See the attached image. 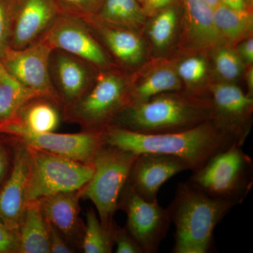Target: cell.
Segmentation results:
<instances>
[{
  "mask_svg": "<svg viewBox=\"0 0 253 253\" xmlns=\"http://www.w3.org/2000/svg\"><path fill=\"white\" fill-rule=\"evenodd\" d=\"M117 228L116 223L109 227H105L94 208H89L86 212L81 251L84 253H112Z\"/></svg>",
  "mask_w": 253,
  "mask_h": 253,
  "instance_id": "obj_25",
  "label": "cell"
},
{
  "mask_svg": "<svg viewBox=\"0 0 253 253\" xmlns=\"http://www.w3.org/2000/svg\"><path fill=\"white\" fill-rule=\"evenodd\" d=\"M188 34L194 45L212 48L221 45L224 38L218 31L214 11L204 0H183Z\"/></svg>",
  "mask_w": 253,
  "mask_h": 253,
  "instance_id": "obj_18",
  "label": "cell"
},
{
  "mask_svg": "<svg viewBox=\"0 0 253 253\" xmlns=\"http://www.w3.org/2000/svg\"><path fill=\"white\" fill-rule=\"evenodd\" d=\"M211 104L179 95L160 94L128 105L111 126L141 134L186 130L214 119Z\"/></svg>",
  "mask_w": 253,
  "mask_h": 253,
  "instance_id": "obj_3",
  "label": "cell"
},
{
  "mask_svg": "<svg viewBox=\"0 0 253 253\" xmlns=\"http://www.w3.org/2000/svg\"><path fill=\"white\" fill-rule=\"evenodd\" d=\"M181 87L177 73L170 68H161L145 78L131 90L129 104L146 101L168 91L179 90Z\"/></svg>",
  "mask_w": 253,
  "mask_h": 253,
  "instance_id": "obj_24",
  "label": "cell"
},
{
  "mask_svg": "<svg viewBox=\"0 0 253 253\" xmlns=\"http://www.w3.org/2000/svg\"><path fill=\"white\" fill-rule=\"evenodd\" d=\"M18 238L19 253H50L47 226L39 201L28 203Z\"/></svg>",
  "mask_w": 253,
  "mask_h": 253,
  "instance_id": "obj_19",
  "label": "cell"
},
{
  "mask_svg": "<svg viewBox=\"0 0 253 253\" xmlns=\"http://www.w3.org/2000/svg\"><path fill=\"white\" fill-rule=\"evenodd\" d=\"M103 143L135 154L154 153L176 156L191 170L197 169L214 154L236 142L234 136L215 121L176 132L141 134L110 126L102 131Z\"/></svg>",
  "mask_w": 253,
  "mask_h": 253,
  "instance_id": "obj_1",
  "label": "cell"
},
{
  "mask_svg": "<svg viewBox=\"0 0 253 253\" xmlns=\"http://www.w3.org/2000/svg\"><path fill=\"white\" fill-rule=\"evenodd\" d=\"M81 189L59 193L38 200L49 221L75 251H81L84 223L80 217Z\"/></svg>",
  "mask_w": 253,
  "mask_h": 253,
  "instance_id": "obj_15",
  "label": "cell"
},
{
  "mask_svg": "<svg viewBox=\"0 0 253 253\" xmlns=\"http://www.w3.org/2000/svg\"><path fill=\"white\" fill-rule=\"evenodd\" d=\"M116 253H143L139 245L129 234L126 226H118L114 238Z\"/></svg>",
  "mask_w": 253,
  "mask_h": 253,
  "instance_id": "obj_31",
  "label": "cell"
},
{
  "mask_svg": "<svg viewBox=\"0 0 253 253\" xmlns=\"http://www.w3.org/2000/svg\"><path fill=\"white\" fill-rule=\"evenodd\" d=\"M204 1L212 9H215L218 5L220 4V0H204Z\"/></svg>",
  "mask_w": 253,
  "mask_h": 253,
  "instance_id": "obj_40",
  "label": "cell"
},
{
  "mask_svg": "<svg viewBox=\"0 0 253 253\" xmlns=\"http://www.w3.org/2000/svg\"><path fill=\"white\" fill-rule=\"evenodd\" d=\"M29 168L28 146L16 140L12 166L0 188V221L17 233L27 206Z\"/></svg>",
  "mask_w": 253,
  "mask_h": 253,
  "instance_id": "obj_13",
  "label": "cell"
},
{
  "mask_svg": "<svg viewBox=\"0 0 253 253\" xmlns=\"http://www.w3.org/2000/svg\"><path fill=\"white\" fill-rule=\"evenodd\" d=\"M207 72V64L200 57H191L184 60L179 65L177 74L180 79L190 84H197L204 79Z\"/></svg>",
  "mask_w": 253,
  "mask_h": 253,
  "instance_id": "obj_30",
  "label": "cell"
},
{
  "mask_svg": "<svg viewBox=\"0 0 253 253\" xmlns=\"http://www.w3.org/2000/svg\"><path fill=\"white\" fill-rule=\"evenodd\" d=\"M102 35L113 54L128 64L140 62L144 55V45L140 38L126 29L104 28Z\"/></svg>",
  "mask_w": 253,
  "mask_h": 253,
  "instance_id": "obj_26",
  "label": "cell"
},
{
  "mask_svg": "<svg viewBox=\"0 0 253 253\" xmlns=\"http://www.w3.org/2000/svg\"><path fill=\"white\" fill-rule=\"evenodd\" d=\"M220 3L237 11L250 9V4L246 0H220Z\"/></svg>",
  "mask_w": 253,
  "mask_h": 253,
  "instance_id": "obj_38",
  "label": "cell"
},
{
  "mask_svg": "<svg viewBox=\"0 0 253 253\" xmlns=\"http://www.w3.org/2000/svg\"><path fill=\"white\" fill-rule=\"evenodd\" d=\"M137 1H139V2L140 3L141 5H142L143 3H144V0H137Z\"/></svg>",
  "mask_w": 253,
  "mask_h": 253,
  "instance_id": "obj_41",
  "label": "cell"
},
{
  "mask_svg": "<svg viewBox=\"0 0 253 253\" xmlns=\"http://www.w3.org/2000/svg\"><path fill=\"white\" fill-rule=\"evenodd\" d=\"M44 39L53 49L61 50L96 66L107 63L104 51L80 18L60 13Z\"/></svg>",
  "mask_w": 253,
  "mask_h": 253,
  "instance_id": "obj_12",
  "label": "cell"
},
{
  "mask_svg": "<svg viewBox=\"0 0 253 253\" xmlns=\"http://www.w3.org/2000/svg\"><path fill=\"white\" fill-rule=\"evenodd\" d=\"M9 33V5L6 0H0V57L7 49Z\"/></svg>",
  "mask_w": 253,
  "mask_h": 253,
  "instance_id": "obj_33",
  "label": "cell"
},
{
  "mask_svg": "<svg viewBox=\"0 0 253 253\" xmlns=\"http://www.w3.org/2000/svg\"><path fill=\"white\" fill-rule=\"evenodd\" d=\"M187 182L211 197L238 206L253 188L252 158L234 142L193 170Z\"/></svg>",
  "mask_w": 253,
  "mask_h": 253,
  "instance_id": "obj_4",
  "label": "cell"
},
{
  "mask_svg": "<svg viewBox=\"0 0 253 253\" xmlns=\"http://www.w3.org/2000/svg\"><path fill=\"white\" fill-rule=\"evenodd\" d=\"M240 57L246 62L252 64L253 62V40L252 38H246V41L240 44L239 48Z\"/></svg>",
  "mask_w": 253,
  "mask_h": 253,
  "instance_id": "obj_37",
  "label": "cell"
},
{
  "mask_svg": "<svg viewBox=\"0 0 253 253\" xmlns=\"http://www.w3.org/2000/svg\"><path fill=\"white\" fill-rule=\"evenodd\" d=\"M174 0H144L143 9L146 16H154L168 8Z\"/></svg>",
  "mask_w": 253,
  "mask_h": 253,
  "instance_id": "obj_36",
  "label": "cell"
},
{
  "mask_svg": "<svg viewBox=\"0 0 253 253\" xmlns=\"http://www.w3.org/2000/svg\"><path fill=\"white\" fill-rule=\"evenodd\" d=\"M12 42L22 49L51 26L60 14L54 0H18Z\"/></svg>",
  "mask_w": 253,
  "mask_h": 253,
  "instance_id": "obj_16",
  "label": "cell"
},
{
  "mask_svg": "<svg viewBox=\"0 0 253 253\" xmlns=\"http://www.w3.org/2000/svg\"><path fill=\"white\" fill-rule=\"evenodd\" d=\"M53 49L43 39L22 49H10L1 56L8 71L20 83L41 96L59 101L49 74L50 57Z\"/></svg>",
  "mask_w": 253,
  "mask_h": 253,
  "instance_id": "obj_10",
  "label": "cell"
},
{
  "mask_svg": "<svg viewBox=\"0 0 253 253\" xmlns=\"http://www.w3.org/2000/svg\"><path fill=\"white\" fill-rule=\"evenodd\" d=\"M39 99L25 105L14 120L33 132H53L59 126V111L52 103L44 100L45 98Z\"/></svg>",
  "mask_w": 253,
  "mask_h": 253,
  "instance_id": "obj_22",
  "label": "cell"
},
{
  "mask_svg": "<svg viewBox=\"0 0 253 253\" xmlns=\"http://www.w3.org/2000/svg\"><path fill=\"white\" fill-rule=\"evenodd\" d=\"M54 71L61 99L67 111L86 92L89 74L81 59L65 52L56 55Z\"/></svg>",
  "mask_w": 253,
  "mask_h": 253,
  "instance_id": "obj_17",
  "label": "cell"
},
{
  "mask_svg": "<svg viewBox=\"0 0 253 253\" xmlns=\"http://www.w3.org/2000/svg\"><path fill=\"white\" fill-rule=\"evenodd\" d=\"M47 226L48 237L50 253H73L76 251L65 241L63 236L51 225L49 221H46Z\"/></svg>",
  "mask_w": 253,
  "mask_h": 253,
  "instance_id": "obj_34",
  "label": "cell"
},
{
  "mask_svg": "<svg viewBox=\"0 0 253 253\" xmlns=\"http://www.w3.org/2000/svg\"><path fill=\"white\" fill-rule=\"evenodd\" d=\"M137 155L104 143L94 155V172L81 189V198L92 203L105 227L116 223L113 217L118 210L120 196Z\"/></svg>",
  "mask_w": 253,
  "mask_h": 253,
  "instance_id": "obj_5",
  "label": "cell"
},
{
  "mask_svg": "<svg viewBox=\"0 0 253 253\" xmlns=\"http://www.w3.org/2000/svg\"><path fill=\"white\" fill-rule=\"evenodd\" d=\"M214 60L217 73L224 79L233 81L243 72L242 59L233 50L221 48L214 55Z\"/></svg>",
  "mask_w": 253,
  "mask_h": 253,
  "instance_id": "obj_28",
  "label": "cell"
},
{
  "mask_svg": "<svg viewBox=\"0 0 253 253\" xmlns=\"http://www.w3.org/2000/svg\"><path fill=\"white\" fill-rule=\"evenodd\" d=\"M246 80H247L248 87H249V94L252 96L253 91V68H249L246 73Z\"/></svg>",
  "mask_w": 253,
  "mask_h": 253,
  "instance_id": "obj_39",
  "label": "cell"
},
{
  "mask_svg": "<svg viewBox=\"0 0 253 253\" xmlns=\"http://www.w3.org/2000/svg\"><path fill=\"white\" fill-rule=\"evenodd\" d=\"M44 98L23 86L0 59V123L12 121L29 101Z\"/></svg>",
  "mask_w": 253,
  "mask_h": 253,
  "instance_id": "obj_20",
  "label": "cell"
},
{
  "mask_svg": "<svg viewBox=\"0 0 253 253\" xmlns=\"http://www.w3.org/2000/svg\"><path fill=\"white\" fill-rule=\"evenodd\" d=\"M18 233L0 221V253H18Z\"/></svg>",
  "mask_w": 253,
  "mask_h": 253,
  "instance_id": "obj_32",
  "label": "cell"
},
{
  "mask_svg": "<svg viewBox=\"0 0 253 253\" xmlns=\"http://www.w3.org/2000/svg\"><path fill=\"white\" fill-rule=\"evenodd\" d=\"M96 14L104 23L123 29L140 28L146 16L137 0H104Z\"/></svg>",
  "mask_w": 253,
  "mask_h": 253,
  "instance_id": "obj_21",
  "label": "cell"
},
{
  "mask_svg": "<svg viewBox=\"0 0 253 253\" xmlns=\"http://www.w3.org/2000/svg\"><path fill=\"white\" fill-rule=\"evenodd\" d=\"M246 1H247L248 2H249V4H251V2H252L253 0H246Z\"/></svg>",
  "mask_w": 253,
  "mask_h": 253,
  "instance_id": "obj_42",
  "label": "cell"
},
{
  "mask_svg": "<svg viewBox=\"0 0 253 253\" xmlns=\"http://www.w3.org/2000/svg\"><path fill=\"white\" fill-rule=\"evenodd\" d=\"M30 168L27 204L59 193L78 191L92 176V164L28 147Z\"/></svg>",
  "mask_w": 253,
  "mask_h": 253,
  "instance_id": "obj_6",
  "label": "cell"
},
{
  "mask_svg": "<svg viewBox=\"0 0 253 253\" xmlns=\"http://www.w3.org/2000/svg\"><path fill=\"white\" fill-rule=\"evenodd\" d=\"M191 169L186 161L176 156L141 153L131 166L126 184L142 199L154 202L158 201V192L166 181Z\"/></svg>",
  "mask_w": 253,
  "mask_h": 253,
  "instance_id": "obj_11",
  "label": "cell"
},
{
  "mask_svg": "<svg viewBox=\"0 0 253 253\" xmlns=\"http://www.w3.org/2000/svg\"><path fill=\"white\" fill-rule=\"evenodd\" d=\"M0 133L9 134L28 147L86 164H92L94 155L103 144L102 131L85 130L75 134L36 133L16 120L0 123Z\"/></svg>",
  "mask_w": 253,
  "mask_h": 253,
  "instance_id": "obj_8",
  "label": "cell"
},
{
  "mask_svg": "<svg viewBox=\"0 0 253 253\" xmlns=\"http://www.w3.org/2000/svg\"><path fill=\"white\" fill-rule=\"evenodd\" d=\"M235 205L215 199L181 182L167 208L175 228L173 253H208L212 251L214 231Z\"/></svg>",
  "mask_w": 253,
  "mask_h": 253,
  "instance_id": "obj_2",
  "label": "cell"
},
{
  "mask_svg": "<svg viewBox=\"0 0 253 253\" xmlns=\"http://www.w3.org/2000/svg\"><path fill=\"white\" fill-rule=\"evenodd\" d=\"M118 209L126 213V229L143 253H157L171 224L167 208L160 206L158 201L150 202L142 199L126 183Z\"/></svg>",
  "mask_w": 253,
  "mask_h": 253,
  "instance_id": "obj_9",
  "label": "cell"
},
{
  "mask_svg": "<svg viewBox=\"0 0 253 253\" xmlns=\"http://www.w3.org/2000/svg\"><path fill=\"white\" fill-rule=\"evenodd\" d=\"M129 104L122 78L108 73L100 76L96 84L67 110L68 118L88 131H103Z\"/></svg>",
  "mask_w": 253,
  "mask_h": 253,
  "instance_id": "obj_7",
  "label": "cell"
},
{
  "mask_svg": "<svg viewBox=\"0 0 253 253\" xmlns=\"http://www.w3.org/2000/svg\"><path fill=\"white\" fill-rule=\"evenodd\" d=\"M14 152L11 154L9 148L0 143V188L7 177L12 166Z\"/></svg>",
  "mask_w": 253,
  "mask_h": 253,
  "instance_id": "obj_35",
  "label": "cell"
},
{
  "mask_svg": "<svg viewBox=\"0 0 253 253\" xmlns=\"http://www.w3.org/2000/svg\"><path fill=\"white\" fill-rule=\"evenodd\" d=\"M214 120L243 146L250 132L252 96L231 83H217L211 89Z\"/></svg>",
  "mask_w": 253,
  "mask_h": 253,
  "instance_id": "obj_14",
  "label": "cell"
},
{
  "mask_svg": "<svg viewBox=\"0 0 253 253\" xmlns=\"http://www.w3.org/2000/svg\"><path fill=\"white\" fill-rule=\"evenodd\" d=\"M213 11L216 26L224 41L236 42L249 38L252 33L251 9L237 11L220 3Z\"/></svg>",
  "mask_w": 253,
  "mask_h": 253,
  "instance_id": "obj_23",
  "label": "cell"
},
{
  "mask_svg": "<svg viewBox=\"0 0 253 253\" xmlns=\"http://www.w3.org/2000/svg\"><path fill=\"white\" fill-rule=\"evenodd\" d=\"M177 14L173 8H166L156 14L150 28V38L159 49L166 47L170 42L175 32Z\"/></svg>",
  "mask_w": 253,
  "mask_h": 253,
  "instance_id": "obj_27",
  "label": "cell"
},
{
  "mask_svg": "<svg viewBox=\"0 0 253 253\" xmlns=\"http://www.w3.org/2000/svg\"><path fill=\"white\" fill-rule=\"evenodd\" d=\"M60 12L76 17L89 18L97 14L104 0H54Z\"/></svg>",
  "mask_w": 253,
  "mask_h": 253,
  "instance_id": "obj_29",
  "label": "cell"
}]
</instances>
